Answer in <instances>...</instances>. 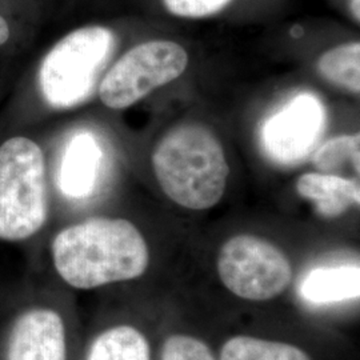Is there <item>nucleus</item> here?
Wrapping results in <instances>:
<instances>
[{
    "instance_id": "obj_16",
    "label": "nucleus",
    "mask_w": 360,
    "mask_h": 360,
    "mask_svg": "<svg viewBox=\"0 0 360 360\" xmlns=\"http://www.w3.org/2000/svg\"><path fill=\"white\" fill-rule=\"evenodd\" d=\"M160 360H217L202 340L188 335H172L165 342Z\"/></svg>"
},
{
    "instance_id": "obj_6",
    "label": "nucleus",
    "mask_w": 360,
    "mask_h": 360,
    "mask_svg": "<svg viewBox=\"0 0 360 360\" xmlns=\"http://www.w3.org/2000/svg\"><path fill=\"white\" fill-rule=\"evenodd\" d=\"M219 278L233 295L266 302L283 294L292 281V267L283 251L254 235H236L219 251Z\"/></svg>"
},
{
    "instance_id": "obj_14",
    "label": "nucleus",
    "mask_w": 360,
    "mask_h": 360,
    "mask_svg": "<svg viewBox=\"0 0 360 360\" xmlns=\"http://www.w3.org/2000/svg\"><path fill=\"white\" fill-rule=\"evenodd\" d=\"M318 70L328 82L349 92L360 91V43L351 41L324 52Z\"/></svg>"
},
{
    "instance_id": "obj_7",
    "label": "nucleus",
    "mask_w": 360,
    "mask_h": 360,
    "mask_svg": "<svg viewBox=\"0 0 360 360\" xmlns=\"http://www.w3.org/2000/svg\"><path fill=\"white\" fill-rule=\"evenodd\" d=\"M324 126V108L321 102L303 94L267 122L263 142L271 158L283 165L304 159L315 147Z\"/></svg>"
},
{
    "instance_id": "obj_3",
    "label": "nucleus",
    "mask_w": 360,
    "mask_h": 360,
    "mask_svg": "<svg viewBox=\"0 0 360 360\" xmlns=\"http://www.w3.org/2000/svg\"><path fill=\"white\" fill-rule=\"evenodd\" d=\"M46 160L38 144L15 136L0 146V240L20 242L46 224Z\"/></svg>"
},
{
    "instance_id": "obj_18",
    "label": "nucleus",
    "mask_w": 360,
    "mask_h": 360,
    "mask_svg": "<svg viewBox=\"0 0 360 360\" xmlns=\"http://www.w3.org/2000/svg\"><path fill=\"white\" fill-rule=\"evenodd\" d=\"M10 38V27L7 20L0 15V46H3Z\"/></svg>"
},
{
    "instance_id": "obj_19",
    "label": "nucleus",
    "mask_w": 360,
    "mask_h": 360,
    "mask_svg": "<svg viewBox=\"0 0 360 360\" xmlns=\"http://www.w3.org/2000/svg\"><path fill=\"white\" fill-rule=\"evenodd\" d=\"M351 11H352V15H354V18L359 22L360 20V6H359V0H351Z\"/></svg>"
},
{
    "instance_id": "obj_13",
    "label": "nucleus",
    "mask_w": 360,
    "mask_h": 360,
    "mask_svg": "<svg viewBox=\"0 0 360 360\" xmlns=\"http://www.w3.org/2000/svg\"><path fill=\"white\" fill-rule=\"evenodd\" d=\"M220 360H311L307 352L283 342L252 336H233L224 343Z\"/></svg>"
},
{
    "instance_id": "obj_1",
    "label": "nucleus",
    "mask_w": 360,
    "mask_h": 360,
    "mask_svg": "<svg viewBox=\"0 0 360 360\" xmlns=\"http://www.w3.org/2000/svg\"><path fill=\"white\" fill-rule=\"evenodd\" d=\"M55 270L77 290L142 276L150 251L141 231L126 219L92 218L65 227L51 245Z\"/></svg>"
},
{
    "instance_id": "obj_10",
    "label": "nucleus",
    "mask_w": 360,
    "mask_h": 360,
    "mask_svg": "<svg viewBox=\"0 0 360 360\" xmlns=\"http://www.w3.org/2000/svg\"><path fill=\"white\" fill-rule=\"evenodd\" d=\"M101 148L90 134L77 135L65 150L60 168V188L74 199L89 196L95 181L101 160Z\"/></svg>"
},
{
    "instance_id": "obj_9",
    "label": "nucleus",
    "mask_w": 360,
    "mask_h": 360,
    "mask_svg": "<svg viewBox=\"0 0 360 360\" xmlns=\"http://www.w3.org/2000/svg\"><path fill=\"white\" fill-rule=\"evenodd\" d=\"M296 190L314 202L318 212L327 218H336L360 203L359 183L333 174H304L297 180Z\"/></svg>"
},
{
    "instance_id": "obj_8",
    "label": "nucleus",
    "mask_w": 360,
    "mask_h": 360,
    "mask_svg": "<svg viewBox=\"0 0 360 360\" xmlns=\"http://www.w3.org/2000/svg\"><path fill=\"white\" fill-rule=\"evenodd\" d=\"M4 360H67L65 323L51 309H30L13 321Z\"/></svg>"
},
{
    "instance_id": "obj_12",
    "label": "nucleus",
    "mask_w": 360,
    "mask_h": 360,
    "mask_svg": "<svg viewBox=\"0 0 360 360\" xmlns=\"http://www.w3.org/2000/svg\"><path fill=\"white\" fill-rule=\"evenodd\" d=\"M86 360H150V345L135 327L116 326L95 338Z\"/></svg>"
},
{
    "instance_id": "obj_2",
    "label": "nucleus",
    "mask_w": 360,
    "mask_h": 360,
    "mask_svg": "<svg viewBox=\"0 0 360 360\" xmlns=\"http://www.w3.org/2000/svg\"><path fill=\"white\" fill-rule=\"evenodd\" d=\"M155 176L176 205L202 211L217 206L226 193L229 163L218 138L200 124L168 131L153 154Z\"/></svg>"
},
{
    "instance_id": "obj_5",
    "label": "nucleus",
    "mask_w": 360,
    "mask_h": 360,
    "mask_svg": "<svg viewBox=\"0 0 360 360\" xmlns=\"http://www.w3.org/2000/svg\"><path fill=\"white\" fill-rule=\"evenodd\" d=\"M188 53L175 41L151 40L126 52L103 77L99 96L104 105L123 110L153 91L181 77Z\"/></svg>"
},
{
    "instance_id": "obj_11",
    "label": "nucleus",
    "mask_w": 360,
    "mask_h": 360,
    "mask_svg": "<svg viewBox=\"0 0 360 360\" xmlns=\"http://www.w3.org/2000/svg\"><path fill=\"white\" fill-rule=\"evenodd\" d=\"M300 296L311 304H333L359 297L360 270L342 266L311 271L299 287Z\"/></svg>"
},
{
    "instance_id": "obj_15",
    "label": "nucleus",
    "mask_w": 360,
    "mask_h": 360,
    "mask_svg": "<svg viewBox=\"0 0 360 360\" xmlns=\"http://www.w3.org/2000/svg\"><path fill=\"white\" fill-rule=\"evenodd\" d=\"M315 167L323 174H331L351 166L356 176L360 171V136L347 135L331 139L316 151L312 159Z\"/></svg>"
},
{
    "instance_id": "obj_17",
    "label": "nucleus",
    "mask_w": 360,
    "mask_h": 360,
    "mask_svg": "<svg viewBox=\"0 0 360 360\" xmlns=\"http://www.w3.org/2000/svg\"><path fill=\"white\" fill-rule=\"evenodd\" d=\"M168 11L179 18L200 19L220 13L232 0H163Z\"/></svg>"
},
{
    "instance_id": "obj_4",
    "label": "nucleus",
    "mask_w": 360,
    "mask_h": 360,
    "mask_svg": "<svg viewBox=\"0 0 360 360\" xmlns=\"http://www.w3.org/2000/svg\"><path fill=\"white\" fill-rule=\"evenodd\" d=\"M114 47V35L105 27H83L59 40L40 65L39 84L56 108L84 102Z\"/></svg>"
}]
</instances>
